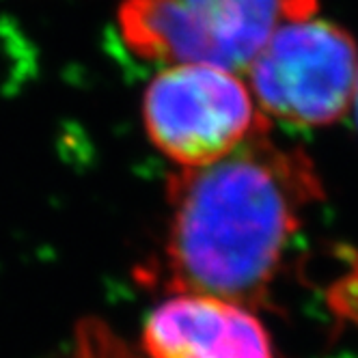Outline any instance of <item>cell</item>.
Instances as JSON below:
<instances>
[{"label": "cell", "instance_id": "obj_4", "mask_svg": "<svg viewBox=\"0 0 358 358\" xmlns=\"http://www.w3.org/2000/svg\"><path fill=\"white\" fill-rule=\"evenodd\" d=\"M151 358H274L264 324L238 302L182 294L162 302L143 330Z\"/></svg>", "mask_w": 358, "mask_h": 358}, {"label": "cell", "instance_id": "obj_6", "mask_svg": "<svg viewBox=\"0 0 358 358\" xmlns=\"http://www.w3.org/2000/svg\"><path fill=\"white\" fill-rule=\"evenodd\" d=\"M354 101H356V121H358V85H356V95H354Z\"/></svg>", "mask_w": 358, "mask_h": 358}, {"label": "cell", "instance_id": "obj_2", "mask_svg": "<svg viewBox=\"0 0 358 358\" xmlns=\"http://www.w3.org/2000/svg\"><path fill=\"white\" fill-rule=\"evenodd\" d=\"M151 143L182 169L222 160L270 121L234 71L214 65H171L151 80L143 101Z\"/></svg>", "mask_w": 358, "mask_h": 358}, {"label": "cell", "instance_id": "obj_3", "mask_svg": "<svg viewBox=\"0 0 358 358\" xmlns=\"http://www.w3.org/2000/svg\"><path fill=\"white\" fill-rule=\"evenodd\" d=\"M250 85L266 117L294 125H328L354 101L356 43L332 22H289L250 63Z\"/></svg>", "mask_w": 358, "mask_h": 358}, {"label": "cell", "instance_id": "obj_5", "mask_svg": "<svg viewBox=\"0 0 358 358\" xmlns=\"http://www.w3.org/2000/svg\"><path fill=\"white\" fill-rule=\"evenodd\" d=\"M208 65L222 69L250 67L268 39L289 22L309 20L317 0H184Z\"/></svg>", "mask_w": 358, "mask_h": 358}, {"label": "cell", "instance_id": "obj_1", "mask_svg": "<svg viewBox=\"0 0 358 358\" xmlns=\"http://www.w3.org/2000/svg\"><path fill=\"white\" fill-rule=\"evenodd\" d=\"M322 192L306 151L280 147L268 132L218 162L175 173L169 179L171 285L242 306L262 302Z\"/></svg>", "mask_w": 358, "mask_h": 358}]
</instances>
